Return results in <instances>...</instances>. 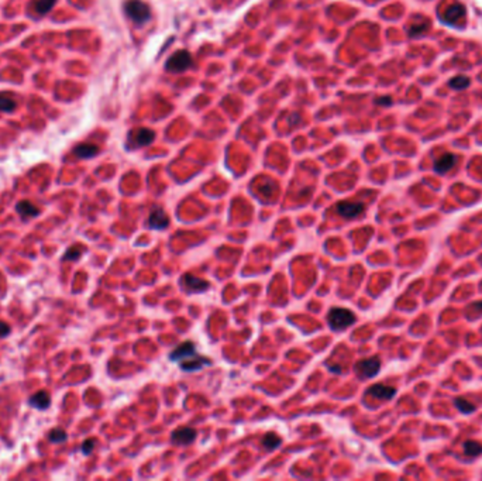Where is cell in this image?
Returning a JSON list of instances; mask_svg holds the SVG:
<instances>
[{
    "instance_id": "obj_12",
    "label": "cell",
    "mask_w": 482,
    "mask_h": 481,
    "mask_svg": "<svg viewBox=\"0 0 482 481\" xmlns=\"http://www.w3.org/2000/svg\"><path fill=\"white\" fill-rule=\"evenodd\" d=\"M457 162V157L454 154H443L442 157L435 162V171L439 174H446L451 168L454 167Z\"/></svg>"
},
{
    "instance_id": "obj_22",
    "label": "cell",
    "mask_w": 482,
    "mask_h": 481,
    "mask_svg": "<svg viewBox=\"0 0 482 481\" xmlns=\"http://www.w3.org/2000/svg\"><path fill=\"white\" fill-rule=\"evenodd\" d=\"M57 0H37L35 2V12L38 14H47L54 6Z\"/></svg>"
},
{
    "instance_id": "obj_16",
    "label": "cell",
    "mask_w": 482,
    "mask_h": 481,
    "mask_svg": "<svg viewBox=\"0 0 482 481\" xmlns=\"http://www.w3.org/2000/svg\"><path fill=\"white\" fill-rule=\"evenodd\" d=\"M16 210L23 216V217H34L40 214V209L33 205L31 202L21 201L16 205Z\"/></svg>"
},
{
    "instance_id": "obj_19",
    "label": "cell",
    "mask_w": 482,
    "mask_h": 481,
    "mask_svg": "<svg viewBox=\"0 0 482 481\" xmlns=\"http://www.w3.org/2000/svg\"><path fill=\"white\" fill-rule=\"evenodd\" d=\"M282 443L281 438L278 436V434L275 433H267L264 436V439H262V445H264V448L268 449V450H274L276 449L279 445Z\"/></svg>"
},
{
    "instance_id": "obj_6",
    "label": "cell",
    "mask_w": 482,
    "mask_h": 481,
    "mask_svg": "<svg viewBox=\"0 0 482 481\" xmlns=\"http://www.w3.org/2000/svg\"><path fill=\"white\" fill-rule=\"evenodd\" d=\"M148 226L154 230H164L169 226V217L162 207H154L148 216Z\"/></svg>"
},
{
    "instance_id": "obj_25",
    "label": "cell",
    "mask_w": 482,
    "mask_h": 481,
    "mask_svg": "<svg viewBox=\"0 0 482 481\" xmlns=\"http://www.w3.org/2000/svg\"><path fill=\"white\" fill-rule=\"evenodd\" d=\"M80 253H82V248L78 247V246H74V247H71L67 253H65L64 260H78L80 257Z\"/></svg>"
},
{
    "instance_id": "obj_14",
    "label": "cell",
    "mask_w": 482,
    "mask_h": 481,
    "mask_svg": "<svg viewBox=\"0 0 482 481\" xmlns=\"http://www.w3.org/2000/svg\"><path fill=\"white\" fill-rule=\"evenodd\" d=\"M30 405L35 409H47L51 405V397L47 391H38L37 394L30 397Z\"/></svg>"
},
{
    "instance_id": "obj_1",
    "label": "cell",
    "mask_w": 482,
    "mask_h": 481,
    "mask_svg": "<svg viewBox=\"0 0 482 481\" xmlns=\"http://www.w3.org/2000/svg\"><path fill=\"white\" fill-rule=\"evenodd\" d=\"M328 325L333 330H343L355 322V315L346 308H333L328 312Z\"/></svg>"
},
{
    "instance_id": "obj_28",
    "label": "cell",
    "mask_w": 482,
    "mask_h": 481,
    "mask_svg": "<svg viewBox=\"0 0 482 481\" xmlns=\"http://www.w3.org/2000/svg\"><path fill=\"white\" fill-rule=\"evenodd\" d=\"M9 333H10V326L0 321V337H6Z\"/></svg>"
},
{
    "instance_id": "obj_27",
    "label": "cell",
    "mask_w": 482,
    "mask_h": 481,
    "mask_svg": "<svg viewBox=\"0 0 482 481\" xmlns=\"http://www.w3.org/2000/svg\"><path fill=\"white\" fill-rule=\"evenodd\" d=\"M426 28H427V26H426V24H422V26H417V24H415V26L412 27V28H409V35H410V37H417V35H420V34L423 33V31H424V30H426Z\"/></svg>"
},
{
    "instance_id": "obj_10",
    "label": "cell",
    "mask_w": 482,
    "mask_h": 481,
    "mask_svg": "<svg viewBox=\"0 0 482 481\" xmlns=\"http://www.w3.org/2000/svg\"><path fill=\"white\" fill-rule=\"evenodd\" d=\"M206 364H210V360L206 359V357H202V356L195 355L192 357H189V359H185V360L179 361V366L183 371H187V373H192V371H196V370H201L203 366H206Z\"/></svg>"
},
{
    "instance_id": "obj_15",
    "label": "cell",
    "mask_w": 482,
    "mask_h": 481,
    "mask_svg": "<svg viewBox=\"0 0 482 481\" xmlns=\"http://www.w3.org/2000/svg\"><path fill=\"white\" fill-rule=\"evenodd\" d=\"M74 153L78 158L86 160V158H92V157H94L96 154L99 153V147L94 146V144H89V143H82V144H78L75 147Z\"/></svg>"
},
{
    "instance_id": "obj_9",
    "label": "cell",
    "mask_w": 482,
    "mask_h": 481,
    "mask_svg": "<svg viewBox=\"0 0 482 481\" xmlns=\"http://www.w3.org/2000/svg\"><path fill=\"white\" fill-rule=\"evenodd\" d=\"M196 439V430L192 428H179L172 432V442L178 446L190 445Z\"/></svg>"
},
{
    "instance_id": "obj_23",
    "label": "cell",
    "mask_w": 482,
    "mask_h": 481,
    "mask_svg": "<svg viewBox=\"0 0 482 481\" xmlns=\"http://www.w3.org/2000/svg\"><path fill=\"white\" fill-rule=\"evenodd\" d=\"M48 439L53 442V443H64V442L67 441V432H65L64 429L55 428L48 433Z\"/></svg>"
},
{
    "instance_id": "obj_11",
    "label": "cell",
    "mask_w": 482,
    "mask_h": 481,
    "mask_svg": "<svg viewBox=\"0 0 482 481\" xmlns=\"http://www.w3.org/2000/svg\"><path fill=\"white\" fill-rule=\"evenodd\" d=\"M368 394H371L378 400H383V401H388L392 400L396 394V389L394 387H389L385 384H375L368 389Z\"/></svg>"
},
{
    "instance_id": "obj_5",
    "label": "cell",
    "mask_w": 482,
    "mask_h": 481,
    "mask_svg": "<svg viewBox=\"0 0 482 481\" xmlns=\"http://www.w3.org/2000/svg\"><path fill=\"white\" fill-rule=\"evenodd\" d=\"M182 287L185 288V291L189 294H196V292H203L209 287L208 281L198 278L192 274H185L181 278Z\"/></svg>"
},
{
    "instance_id": "obj_29",
    "label": "cell",
    "mask_w": 482,
    "mask_h": 481,
    "mask_svg": "<svg viewBox=\"0 0 482 481\" xmlns=\"http://www.w3.org/2000/svg\"><path fill=\"white\" fill-rule=\"evenodd\" d=\"M375 102H376L378 105H382V106H389V105H392V99H391L389 96H385V98H378Z\"/></svg>"
},
{
    "instance_id": "obj_24",
    "label": "cell",
    "mask_w": 482,
    "mask_h": 481,
    "mask_svg": "<svg viewBox=\"0 0 482 481\" xmlns=\"http://www.w3.org/2000/svg\"><path fill=\"white\" fill-rule=\"evenodd\" d=\"M455 407L458 408L462 414H469V412H472V411L475 409V407H474L471 402L465 401L464 398H457V400H455Z\"/></svg>"
},
{
    "instance_id": "obj_3",
    "label": "cell",
    "mask_w": 482,
    "mask_h": 481,
    "mask_svg": "<svg viewBox=\"0 0 482 481\" xmlns=\"http://www.w3.org/2000/svg\"><path fill=\"white\" fill-rule=\"evenodd\" d=\"M192 65V57L187 53L186 50L176 51L174 55H171V58L167 62V69L169 72H183L187 68Z\"/></svg>"
},
{
    "instance_id": "obj_2",
    "label": "cell",
    "mask_w": 482,
    "mask_h": 481,
    "mask_svg": "<svg viewBox=\"0 0 482 481\" xmlns=\"http://www.w3.org/2000/svg\"><path fill=\"white\" fill-rule=\"evenodd\" d=\"M124 10L128 17L137 24H144L151 17L150 7L141 0H128L124 5Z\"/></svg>"
},
{
    "instance_id": "obj_17",
    "label": "cell",
    "mask_w": 482,
    "mask_h": 481,
    "mask_svg": "<svg viewBox=\"0 0 482 481\" xmlns=\"http://www.w3.org/2000/svg\"><path fill=\"white\" fill-rule=\"evenodd\" d=\"M154 132L148 130V128H140V130H137L134 139H135L137 146H148V144H151L154 141Z\"/></svg>"
},
{
    "instance_id": "obj_20",
    "label": "cell",
    "mask_w": 482,
    "mask_h": 481,
    "mask_svg": "<svg viewBox=\"0 0 482 481\" xmlns=\"http://www.w3.org/2000/svg\"><path fill=\"white\" fill-rule=\"evenodd\" d=\"M464 453H465L467 456H472V457L481 455L482 445H479L478 442H474V441L465 442V443H464Z\"/></svg>"
},
{
    "instance_id": "obj_8",
    "label": "cell",
    "mask_w": 482,
    "mask_h": 481,
    "mask_svg": "<svg viewBox=\"0 0 482 481\" xmlns=\"http://www.w3.org/2000/svg\"><path fill=\"white\" fill-rule=\"evenodd\" d=\"M195 355H196V347H195L194 343L192 341H183L169 355V359L172 361H182Z\"/></svg>"
},
{
    "instance_id": "obj_18",
    "label": "cell",
    "mask_w": 482,
    "mask_h": 481,
    "mask_svg": "<svg viewBox=\"0 0 482 481\" xmlns=\"http://www.w3.org/2000/svg\"><path fill=\"white\" fill-rule=\"evenodd\" d=\"M469 83H471V80H469L468 76H465V75H458V76H454V78H451L450 79V88H453L455 91H462V89H467L469 86Z\"/></svg>"
},
{
    "instance_id": "obj_21",
    "label": "cell",
    "mask_w": 482,
    "mask_h": 481,
    "mask_svg": "<svg viewBox=\"0 0 482 481\" xmlns=\"http://www.w3.org/2000/svg\"><path fill=\"white\" fill-rule=\"evenodd\" d=\"M16 107H17V103L12 98H9L6 95H0V112L10 113L16 110Z\"/></svg>"
},
{
    "instance_id": "obj_13",
    "label": "cell",
    "mask_w": 482,
    "mask_h": 481,
    "mask_svg": "<svg viewBox=\"0 0 482 481\" xmlns=\"http://www.w3.org/2000/svg\"><path fill=\"white\" fill-rule=\"evenodd\" d=\"M464 14H465V7L462 6V5L455 3V5L450 6L449 9L446 10V13L443 16V20L446 21V23H449V24H454V23H457V21L461 19Z\"/></svg>"
},
{
    "instance_id": "obj_26",
    "label": "cell",
    "mask_w": 482,
    "mask_h": 481,
    "mask_svg": "<svg viewBox=\"0 0 482 481\" xmlns=\"http://www.w3.org/2000/svg\"><path fill=\"white\" fill-rule=\"evenodd\" d=\"M94 445H96V441L94 439H87L82 443V452H83V455H90L92 453V450H93Z\"/></svg>"
},
{
    "instance_id": "obj_7",
    "label": "cell",
    "mask_w": 482,
    "mask_h": 481,
    "mask_svg": "<svg viewBox=\"0 0 482 481\" xmlns=\"http://www.w3.org/2000/svg\"><path fill=\"white\" fill-rule=\"evenodd\" d=\"M379 368H381V361L376 357L361 360L357 364V371L360 373L362 378H372L379 373Z\"/></svg>"
},
{
    "instance_id": "obj_4",
    "label": "cell",
    "mask_w": 482,
    "mask_h": 481,
    "mask_svg": "<svg viewBox=\"0 0 482 481\" xmlns=\"http://www.w3.org/2000/svg\"><path fill=\"white\" fill-rule=\"evenodd\" d=\"M364 209H365V207H364L361 202L343 201L339 202L337 206H335L337 213L343 216L344 219H354V217H358L360 214L364 213Z\"/></svg>"
}]
</instances>
